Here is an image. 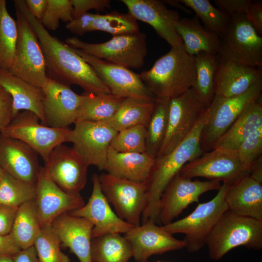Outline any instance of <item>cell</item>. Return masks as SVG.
<instances>
[{"instance_id": "obj_49", "label": "cell", "mask_w": 262, "mask_h": 262, "mask_svg": "<svg viewBox=\"0 0 262 262\" xmlns=\"http://www.w3.org/2000/svg\"><path fill=\"white\" fill-rule=\"evenodd\" d=\"M17 209L0 204V234L7 235L10 232Z\"/></svg>"}, {"instance_id": "obj_24", "label": "cell", "mask_w": 262, "mask_h": 262, "mask_svg": "<svg viewBox=\"0 0 262 262\" xmlns=\"http://www.w3.org/2000/svg\"><path fill=\"white\" fill-rule=\"evenodd\" d=\"M51 225L63 248H68L80 262H92L91 244L93 225L91 222L66 213L58 216Z\"/></svg>"}, {"instance_id": "obj_30", "label": "cell", "mask_w": 262, "mask_h": 262, "mask_svg": "<svg viewBox=\"0 0 262 262\" xmlns=\"http://www.w3.org/2000/svg\"><path fill=\"white\" fill-rule=\"evenodd\" d=\"M262 127V95L249 106L221 136L215 147L237 150L255 130Z\"/></svg>"}, {"instance_id": "obj_32", "label": "cell", "mask_w": 262, "mask_h": 262, "mask_svg": "<svg viewBox=\"0 0 262 262\" xmlns=\"http://www.w3.org/2000/svg\"><path fill=\"white\" fill-rule=\"evenodd\" d=\"M132 257L129 242L119 233H108L92 239V262H128Z\"/></svg>"}, {"instance_id": "obj_55", "label": "cell", "mask_w": 262, "mask_h": 262, "mask_svg": "<svg viewBox=\"0 0 262 262\" xmlns=\"http://www.w3.org/2000/svg\"><path fill=\"white\" fill-rule=\"evenodd\" d=\"M163 1L166 4L172 6L177 9H180L185 12L187 14H190L192 13V10L188 8L187 7L180 3L179 0H163Z\"/></svg>"}, {"instance_id": "obj_8", "label": "cell", "mask_w": 262, "mask_h": 262, "mask_svg": "<svg viewBox=\"0 0 262 262\" xmlns=\"http://www.w3.org/2000/svg\"><path fill=\"white\" fill-rule=\"evenodd\" d=\"M146 33H136L113 36L101 43H89L76 37L67 38L66 44L85 53L114 64L134 69L143 66L147 54Z\"/></svg>"}, {"instance_id": "obj_3", "label": "cell", "mask_w": 262, "mask_h": 262, "mask_svg": "<svg viewBox=\"0 0 262 262\" xmlns=\"http://www.w3.org/2000/svg\"><path fill=\"white\" fill-rule=\"evenodd\" d=\"M142 81L156 98L176 97L191 88L196 78L195 56L184 45L172 47L152 67L140 74Z\"/></svg>"}, {"instance_id": "obj_37", "label": "cell", "mask_w": 262, "mask_h": 262, "mask_svg": "<svg viewBox=\"0 0 262 262\" xmlns=\"http://www.w3.org/2000/svg\"><path fill=\"white\" fill-rule=\"evenodd\" d=\"M18 34L16 22L7 10L6 1L0 0V69L8 70L11 66Z\"/></svg>"}, {"instance_id": "obj_16", "label": "cell", "mask_w": 262, "mask_h": 262, "mask_svg": "<svg viewBox=\"0 0 262 262\" xmlns=\"http://www.w3.org/2000/svg\"><path fill=\"white\" fill-rule=\"evenodd\" d=\"M93 68L112 95L122 98H156L149 91L140 77L130 69L88 55L73 48Z\"/></svg>"}, {"instance_id": "obj_19", "label": "cell", "mask_w": 262, "mask_h": 262, "mask_svg": "<svg viewBox=\"0 0 262 262\" xmlns=\"http://www.w3.org/2000/svg\"><path fill=\"white\" fill-rule=\"evenodd\" d=\"M93 189L87 203L68 213L75 216L84 218L93 225L92 238L108 233H126L134 226L120 218L112 209L100 186L99 176L92 177Z\"/></svg>"}, {"instance_id": "obj_54", "label": "cell", "mask_w": 262, "mask_h": 262, "mask_svg": "<svg viewBox=\"0 0 262 262\" xmlns=\"http://www.w3.org/2000/svg\"><path fill=\"white\" fill-rule=\"evenodd\" d=\"M257 181L262 182V156L259 158L252 165L249 175Z\"/></svg>"}, {"instance_id": "obj_4", "label": "cell", "mask_w": 262, "mask_h": 262, "mask_svg": "<svg viewBox=\"0 0 262 262\" xmlns=\"http://www.w3.org/2000/svg\"><path fill=\"white\" fill-rule=\"evenodd\" d=\"M209 257L219 260L240 246L262 248V220L237 215L228 210L221 216L206 241Z\"/></svg>"}, {"instance_id": "obj_43", "label": "cell", "mask_w": 262, "mask_h": 262, "mask_svg": "<svg viewBox=\"0 0 262 262\" xmlns=\"http://www.w3.org/2000/svg\"><path fill=\"white\" fill-rule=\"evenodd\" d=\"M47 2L46 11L40 20L47 30L55 31L60 20L67 23L73 19L71 0H47Z\"/></svg>"}, {"instance_id": "obj_56", "label": "cell", "mask_w": 262, "mask_h": 262, "mask_svg": "<svg viewBox=\"0 0 262 262\" xmlns=\"http://www.w3.org/2000/svg\"><path fill=\"white\" fill-rule=\"evenodd\" d=\"M0 262H14L13 257L10 255H0Z\"/></svg>"}, {"instance_id": "obj_14", "label": "cell", "mask_w": 262, "mask_h": 262, "mask_svg": "<svg viewBox=\"0 0 262 262\" xmlns=\"http://www.w3.org/2000/svg\"><path fill=\"white\" fill-rule=\"evenodd\" d=\"M74 124L68 142L88 166L104 170L109 148L118 131L101 122L78 120Z\"/></svg>"}, {"instance_id": "obj_6", "label": "cell", "mask_w": 262, "mask_h": 262, "mask_svg": "<svg viewBox=\"0 0 262 262\" xmlns=\"http://www.w3.org/2000/svg\"><path fill=\"white\" fill-rule=\"evenodd\" d=\"M218 63L231 62L256 67L262 66V37L246 18V14L230 17L220 37Z\"/></svg>"}, {"instance_id": "obj_44", "label": "cell", "mask_w": 262, "mask_h": 262, "mask_svg": "<svg viewBox=\"0 0 262 262\" xmlns=\"http://www.w3.org/2000/svg\"><path fill=\"white\" fill-rule=\"evenodd\" d=\"M237 151L243 164L250 169L252 165L262 155V127L250 134Z\"/></svg>"}, {"instance_id": "obj_20", "label": "cell", "mask_w": 262, "mask_h": 262, "mask_svg": "<svg viewBox=\"0 0 262 262\" xmlns=\"http://www.w3.org/2000/svg\"><path fill=\"white\" fill-rule=\"evenodd\" d=\"M35 202L41 227L51 225L61 214L82 207L84 201L80 195L73 196L62 190L41 166L36 184Z\"/></svg>"}, {"instance_id": "obj_33", "label": "cell", "mask_w": 262, "mask_h": 262, "mask_svg": "<svg viewBox=\"0 0 262 262\" xmlns=\"http://www.w3.org/2000/svg\"><path fill=\"white\" fill-rule=\"evenodd\" d=\"M41 226L35 200L18 207L10 234L21 249L33 246Z\"/></svg>"}, {"instance_id": "obj_48", "label": "cell", "mask_w": 262, "mask_h": 262, "mask_svg": "<svg viewBox=\"0 0 262 262\" xmlns=\"http://www.w3.org/2000/svg\"><path fill=\"white\" fill-rule=\"evenodd\" d=\"M93 16V13H85L66 23V28L72 33L78 35L90 32Z\"/></svg>"}, {"instance_id": "obj_59", "label": "cell", "mask_w": 262, "mask_h": 262, "mask_svg": "<svg viewBox=\"0 0 262 262\" xmlns=\"http://www.w3.org/2000/svg\"></svg>"}, {"instance_id": "obj_26", "label": "cell", "mask_w": 262, "mask_h": 262, "mask_svg": "<svg viewBox=\"0 0 262 262\" xmlns=\"http://www.w3.org/2000/svg\"><path fill=\"white\" fill-rule=\"evenodd\" d=\"M225 200L228 210L232 213L262 220V183L249 175L229 187Z\"/></svg>"}, {"instance_id": "obj_53", "label": "cell", "mask_w": 262, "mask_h": 262, "mask_svg": "<svg viewBox=\"0 0 262 262\" xmlns=\"http://www.w3.org/2000/svg\"><path fill=\"white\" fill-rule=\"evenodd\" d=\"M13 257L14 262H40L34 246L21 249Z\"/></svg>"}, {"instance_id": "obj_29", "label": "cell", "mask_w": 262, "mask_h": 262, "mask_svg": "<svg viewBox=\"0 0 262 262\" xmlns=\"http://www.w3.org/2000/svg\"><path fill=\"white\" fill-rule=\"evenodd\" d=\"M176 30L182 39L186 52L195 56L201 52L216 55L220 45V36L206 29L195 15L180 18Z\"/></svg>"}, {"instance_id": "obj_5", "label": "cell", "mask_w": 262, "mask_h": 262, "mask_svg": "<svg viewBox=\"0 0 262 262\" xmlns=\"http://www.w3.org/2000/svg\"><path fill=\"white\" fill-rule=\"evenodd\" d=\"M229 186L223 183L216 195L205 203H199L187 216L163 228L171 234L183 233L185 248L190 253L198 251L205 245L207 239L222 214L228 210L225 196Z\"/></svg>"}, {"instance_id": "obj_9", "label": "cell", "mask_w": 262, "mask_h": 262, "mask_svg": "<svg viewBox=\"0 0 262 262\" xmlns=\"http://www.w3.org/2000/svg\"><path fill=\"white\" fill-rule=\"evenodd\" d=\"M18 38L11 66L8 71L28 83L42 88L48 77L39 40L23 15L16 8Z\"/></svg>"}, {"instance_id": "obj_58", "label": "cell", "mask_w": 262, "mask_h": 262, "mask_svg": "<svg viewBox=\"0 0 262 262\" xmlns=\"http://www.w3.org/2000/svg\"><path fill=\"white\" fill-rule=\"evenodd\" d=\"M156 262H163V261H157Z\"/></svg>"}, {"instance_id": "obj_52", "label": "cell", "mask_w": 262, "mask_h": 262, "mask_svg": "<svg viewBox=\"0 0 262 262\" xmlns=\"http://www.w3.org/2000/svg\"><path fill=\"white\" fill-rule=\"evenodd\" d=\"M25 1L30 14L40 21L47 8V0H25Z\"/></svg>"}, {"instance_id": "obj_11", "label": "cell", "mask_w": 262, "mask_h": 262, "mask_svg": "<svg viewBox=\"0 0 262 262\" xmlns=\"http://www.w3.org/2000/svg\"><path fill=\"white\" fill-rule=\"evenodd\" d=\"M250 170L241 162L237 150L215 147L186 163L179 173L186 178L203 177L230 186L249 175Z\"/></svg>"}, {"instance_id": "obj_2", "label": "cell", "mask_w": 262, "mask_h": 262, "mask_svg": "<svg viewBox=\"0 0 262 262\" xmlns=\"http://www.w3.org/2000/svg\"><path fill=\"white\" fill-rule=\"evenodd\" d=\"M208 115L207 108L190 133L179 145L167 155L155 159L146 181L147 203L141 216L142 223L147 221L159 223L160 200L165 187L186 163L204 152L200 147V137Z\"/></svg>"}, {"instance_id": "obj_47", "label": "cell", "mask_w": 262, "mask_h": 262, "mask_svg": "<svg viewBox=\"0 0 262 262\" xmlns=\"http://www.w3.org/2000/svg\"><path fill=\"white\" fill-rule=\"evenodd\" d=\"M13 99L9 93L0 85V132L12 119Z\"/></svg>"}, {"instance_id": "obj_41", "label": "cell", "mask_w": 262, "mask_h": 262, "mask_svg": "<svg viewBox=\"0 0 262 262\" xmlns=\"http://www.w3.org/2000/svg\"><path fill=\"white\" fill-rule=\"evenodd\" d=\"M61 241L51 225L44 226L37 235L33 246L40 262H70L61 250Z\"/></svg>"}, {"instance_id": "obj_22", "label": "cell", "mask_w": 262, "mask_h": 262, "mask_svg": "<svg viewBox=\"0 0 262 262\" xmlns=\"http://www.w3.org/2000/svg\"><path fill=\"white\" fill-rule=\"evenodd\" d=\"M129 242L132 257L137 262H147L153 255L162 254L185 248L183 240H178L151 221L134 226L125 233Z\"/></svg>"}, {"instance_id": "obj_13", "label": "cell", "mask_w": 262, "mask_h": 262, "mask_svg": "<svg viewBox=\"0 0 262 262\" xmlns=\"http://www.w3.org/2000/svg\"><path fill=\"white\" fill-rule=\"evenodd\" d=\"M207 107L190 88L170 98L167 131L157 157L167 155L190 133Z\"/></svg>"}, {"instance_id": "obj_10", "label": "cell", "mask_w": 262, "mask_h": 262, "mask_svg": "<svg viewBox=\"0 0 262 262\" xmlns=\"http://www.w3.org/2000/svg\"><path fill=\"white\" fill-rule=\"evenodd\" d=\"M71 130L42 124L39 117L30 111L17 114L0 133L25 143L40 155L44 163L57 146L68 142Z\"/></svg>"}, {"instance_id": "obj_42", "label": "cell", "mask_w": 262, "mask_h": 262, "mask_svg": "<svg viewBox=\"0 0 262 262\" xmlns=\"http://www.w3.org/2000/svg\"><path fill=\"white\" fill-rule=\"evenodd\" d=\"M146 137V127L136 125L118 131L110 146L119 152L144 153Z\"/></svg>"}, {"instance_id": "obj_35", "label": "cell", "mask_w": 262, "mask_h": 262, "mask_svg": "<svg viewBox=\"0 0 262 262\" xmlns=\"http://www.w3.org/2000/svg\"><path fill=\"white\" fill-rule=\"evenodd\" d=\"M196 78L191 87L198 99L209 107L214 97V77L218 63L216 55L201 52L195 56Z\"/></svg>"}, {"instance_id": "obj_27", "label": "cell", "mask_w": 262, "mask_h": 262, "mask_svg": "<svg viewBox=\"0 0 262 262\" xmlns=\"http://www.w3.org/2000/svg\"><path fill=\"white\" fill-rule=\"evenodd\" d=\"M0 85L12 97V119L21 111H30L39 117L42 124L47 126L43 106L45 95L42 88L3 69H0Z\"/></svg>"}, {"instance_id": "obj_45", "label": "cell", "mask_w": 262, "mask_h": 262, "mask_svg": "<svg viewBox=\"0 0 262 262\" xmlns=\"http://www.w3.org/2000/svg\"><path fill=\"white\" fill-rule=\"evenodd\" d=\"M73 8V18H76L91 9L103 11L110 7L109 0H71Z\"/></svg>"}, {"instance_id": "obj_50", "label": "cell", "mask_w": 262, "mask_h": 262, "mask_svg": "<svg viewBox=\"0 0 262 262\" xmlns=\"http://www.w3.org/2000/svg\"><path fill=\"white\" fill-rule=\"evenodd\" d=\"M247 19L257 33L262 35V2L252 1L246 14Z\"/></svg>"}, {"instance_id": "obj_21", "label": "cell", "mask_w": 262, "mask_h": 262, "mask_svg": "<svg viewBox=\"0 0 262 262\" xmlns=\"http://www.w3.org/2000/svg\"><path fill=\"white\" fill-rule=\"evenodd\" d=\"M128 9V13L136 20L147 23L152 26L157 34L171 47L183 44L181 38L176 30L180 19L179 13L168 9L159 0H121Z\"/></svg>"}, {"instance_id": "obj_18", "label": "cell", "mask_w": 262, "mask_h": 262, "mask_svg": "<svg viewBox=\"0 0 262 262\" xmlns=\"http://www.w3.org/2000/svg\"><path fill=\"white\" fill-rule=\"evenodd\" d=\"M45 97L43 103L46 125L66 128L78 119L82 95L74 92L70 85L49 78L42 88Z\"/></svg>"}, {"instance_id": "obj_25", "label": "cell", "mask_w": 262, "mask_h": 262, "mask_svg": "<svg viewBox=\"0 0 262 262\" xmlns=\"http://www.w3.org/2000/svg\"><path fill=\"white\" fill-rule=\"evenodd\" d=\"M262 81V67L248 66L231 62L218 63L214 77V96H238Z\"/></svg>"}, {"instance_id": "obj_39", "label": "cell", "mask_w": 262, "mask_h": 262, "mask_svg": "<svg viewBox=\"0 0 262 262\" xmlns=\"http://www.w3.org/2000/svg\"><path fill=\"white\" fill-rule=\"evenodd\" d=\"M100 31L113 36L139 32L137 20L129 13L114 11L104 15L93 14L90 32Z\"/></svg>"}, {"instance_id": "obj_57", "label": "cell", "mask_w": 262, "mask_h": 262, "mask_svg": "<svg viewBox=\"0 0 262 262\" xmlns=\"http://www.w3.org/2000/svg\"><path fill=\"white\" fill-rule=\"evenodd\" d=\"M4 170L0 166V180L4 173Z\"/></svg>"}, {"instance_id": "obj_34", "label": "cell", "mask_w": 262, "mask_h": 262, "mask_svg": "<svg viewBox=\"0 0 262 262\" xmlns=\"http://www.w3.org/2000/svg\"><path fill=\"white\" fill-rule=\"evenodd\" d=\"M77 120L102 122L111 118L117 112L125 98L111 94L84 92Z\"/></svg>"}, {"instance_id": "obj_31", "label": "cell", "mask_w": 262, "mask_h": 262, "mask_svg": "<svg viewBox=\"0 0 262 262\" xmlns=\"http://www.w3.org/2000/svg\"><path fill=\"white\" fill-rule=\"evenodd\" d=\"M155 99L125 98L115 114L108 120L101 122L118 132L138 125L147 127Z\"/></svg>"}, {"instance_id": "obj_28", "label": "cell", "mask_w": 262, "mask_h": 262, "mask_svg": "<svg viewBox=\"0 0 262 262\" xmlns=\"http://www.w3.org/2000/svg\"><path fill=\"white\" fill-rule=\"evenodd\" d=\"M155 159L145 152H119L110 147L104 168L115 177L137 182H146Z\"/></svg>"}, {"instance_id": "obj_36", "label": "cell", "mask_w": 262, "mask_h": 262, "mask_svg": "<svg viewBox=\"0 0 262 262\" xmlns=\"http://www.w3.org/2000/svg\"><path fill=\"white\" fill-rule=\"evenodd\" d=\"M170 98H156L146 127L145 153L155 159L165 137Z\"/></svg>"}, {"instance_id": "obj_51", "label": "cell", "mask_w": 262, "mask_h": 262, "mask_svg": "<svg viewBox=\"0 0 262 262\" xmlns=\"http://www.w3.org/2000/svg\"><path fill=\"white\" fill-rule=\"evenodd\" d=\"M20 250L10 233L7 235L0 234V255L13 257Z\"/></svg>"}, {"instance_id": "obj_23", "label": "cell", "mask_w": 262, "mask_h": 262, "mask_svg": "<svg viewBox=\"0 0 262 262\" xmlns=\"http://www.w3.org/2000/svg\"><path fill=\"white\" fill-rule=\"evenodd\" d=\"M38 155L23 141L0 133V166L14 177L36 185L41 167Z\"/></svg>"}, {"instance_id": "obj_17", "label": "cell", "mask_w": 262, "mask_h": 262, "mask_svg": "<svg viewBox=\"0 0 262 262\" xmlns=\"http://www.w3.org/2000/svg\"><path fill=\"white\" fill-rule=\"evenodd\" d=\"M88 166L72 147L62 144L53 149L44 167L62 190L78 196L86 184Z\"/></svg>"}, {"instance_id": "obj_1", "label": "cell", "mask_w": 262, "mask_h": 262, "mask_svg": "<svg viewBox=\"0 0 262 262\" xmlns=\"http://www.w3.org/2000/svg\"><path fill=\"white\" fill-rule=\"evenodd\" d=\"M17 9L28 21L39 40L44 54L48 78L70 85H78L86 93L110 94L93 68L73 48L52 36L41 21L29 12L25 0H14Z\"/></svg>"}, {"instance_id": "obj_15", "label": "cell", "mask_w": 262, "mask_h": 262, "mask_svg": "<svg viewBox=\"0 0 262 262\" xmlns=\"http://www.w3.org/2000/svg\"><path fill=\"white\" fill-rule=\"evenodd\" d=\"M221 182L215 180H192L181 176L179 172L170 180L160 200L159 222L163 225L172 222L188 206L198 202L201 195L219 190Z\"/></svg>"}, {"instance_id": "obj_40", "label": "cell", "mask_w": 262, "mask_h": 262, "mask_svg": "<svg viewBox=\"0 0 262 262\" xmlns=\"http://www.w3.org/2000/svg\"><path fill=\"white\" fill-rule=\"evenodd\" d=\"M36 185L17 179L4 172L0 180V204L18 207L35 200Z\"/></svg>"}, {"instance_id": "obj_46", "label": "cell", "mask_w": 262, "mask_h": 262, "mask_svg": "<svg viewBox=\"0 0 262 262\" xmlns=\"http://www.w3.org/2000/svg\"><path fill=\"white\" fill-rule=\"evenodd\" d=\"M252 1L250 0H213L217 8L230 17L246 14Z\"/></svg>"}, {"instance_id": "obj_12", "label": "cell", "mask_w": 262, "mask_h": 262, "mask_svg": "<svg viewBox=\"0 0 262 262\" xmlns=\"http://www.w3.org/2000/svg\"><path fill=\"white\" fill-rule=\"evenodd\" d=\"M101 191L116 214L134 226L140 224L147 203L146 182H137L108 173L99 176Z\"/></svg>"}, {"instance_id": "obj_7", "label": "cell", "mask_w": 262, "mask_h": 262, "mask_svg": "<svg viewBox=\"0 0 262 262\" xmlns=\"http://www.w3.org/2000/svg\"><path fill=\"white\" fill-rule=\"evenodd\" d=\"M262 81L238 96H214L208 108V117L201 131L200 146L204 152L214 148L221 136L241 114L262 95Z\"/></svg>"}, {"instance_id": "obj_38", "label": "cell", "mask_w": 262, "mask_h": 262, "mask_svg": "<svg viewBox=\"0 0 262 262\" xmlns=\"http://www.w3.org/2000/svg\"><path fill=\"white\" fill-rule=\"evenodd\" d=\"M179 0L196 13L206 29L220 37L223 34L229 22V16L213 6L208 0Z\"/></svg>"}]
</instances>
